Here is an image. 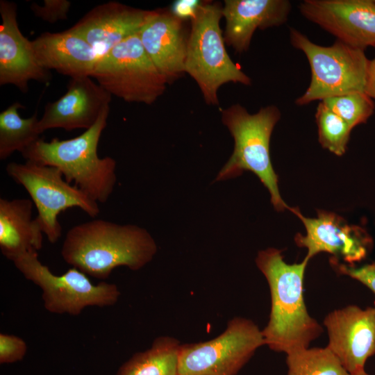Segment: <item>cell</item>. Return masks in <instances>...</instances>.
<instances>
[{
    "mask_svg": "<svg viewBox=\"0 0 375 375\" xmlns=\"http://www.w3.org/2000/svg\"><path fill=\"white\" fill-rule=\"evenodd\" d=\"M374 2H375V0H374Z\"/></svg>",
    "mask_w": 375,
    "mask_h": 375,
    "instance_id": "1f68e13d",
    "label": "cell"
},
{
    "mask_svg": "<svg viewBox=\"0 0 375 375\" xmlns=\"http://www.w3.org/2000/svg\"><path fill=\"white\" fill-rule=\"evenodd\" d=\"M182 19L156 9L139 31L141 43L168 84L185 73L187 41Z\"/></svg>",
    "mask_w": 375,
    "mask_h": 375,
    "instance_id": "2e32d148",
    "label": "cell"
},
{
    "mask_svg": "<svg viewBox=\"0 0 375 375\" xmlns=\"http://www.w3.org/2000/svg\"><path fill=\"white\" fill-rule=\"evenodd\" d=\"M301 14L354 48L375 47L374 0H304Z\"/></svg>",
    "mask_w": 375,
    "mask_h": 375,
    "instance_id": "7c38bea8",
    "label": "cell"
},
{
    "mask_svg": "<svg viewBox=\"0 0 375 375\" xmlns=\"http://www.w3.org/2000/svg\"><path fill=\"white\" fill-rule=\"evenodd\" d=\"M110 106L96 123L82 134L69 140L40 138L24 150L26 160L58 168L69 183L98 203H104L112 194L116 182V161L98 156V144L107 125Z\"/></svg>",
    "mask_w": 375,
    "mask_h": 375,
    "instance_id": "3957f363",
    "label": "cell"
},
{
    "mask_svg": "<svg viewBox=\"0 0 375 375\" xmlns=\"http://www.w3.org/2000/svg\"><path fill=\"white\" fill-rule=\"evenodd\" d=\"M290 43L306 56L311 72L310 84L295 103L305 106L315 101L355 92H365L369 60L365 50L336 40L321 46L294 28L290 29Z\"/></svg>",
    "mask_w": 375,
    "mask_h": 375,
    "instance_id": "8992f818",
    "label": "cell"
},
{
    "mask_svg": "<svg viewBox=\"0 0 375 375\" xmlns=\"http://www.w3.org/2000/svg\"><path fill=\"white\" fill-rule=\"evenodd\" d=\"M151 12V10L108 1L92 8L70 28L81 35L102 56L139 32Z\"/></svg>",
    "mask_w": 375,
    "mask_h": 375,
    "instance_id": "e0dca14e",
    "label": "cell"
},
{
    "mask_svg": "<svg viewBox=\"0 0 375 375\" xmlns=\"http://www.w3.org/2000/svg\"><path fill=\"white\" fill-rule=\"evenodd\" d=\"M356 375H369V374H368L366 372H364L362 373H360V374H356Z\"/></svg>",
    "mask_w": 375,
    "mask_h": 375,
    "instance_id": "4dcf8cb0",
    "label": "cell"
},
{
    "mask_svg": "<svg viewBox=\"0 0 375 375\" xmlns=\"http://www.w3.org/2000/svg\"><path fill=\"white\" fill-rule=\"evenodd\" d=\"M24 106L15 102L0 113V159L6 160L14 152L21 153L38 140L40 133L37 130L39 119L37 112L22 118L19 109Z\"/></svg>",
    "mask_w": 375,
    "mask_h": 375,
    "instance_id": "7402d4cb",
    "label": "cell"
},
{
    "mask_svg": "<svg viewBox=\"0 0 375 375\" xmlns=\"http://www.w3.org/2000/svg\"><path fill=\"white\" fill-rule=\"evenodd\" d=\"M199 4L197 1H177L173 4L171 11L182 19H191Z\"/></svg>",
    "mask_w": 375,
    "mask_h": 375,
    "instance_id": "f1b7e54d",
    "label": "cell"
},
{
    "mask_svg": "<svg viewBox=\"0 0 375 375\" xmlns=\"http://www.w3.org/2000/svg\"><path fill=\"white\" fill-rule=\"evenodd\" d=\"M321 101L352 128L366 123L375 108L374 101L365 92L342 94Z\"/></svg>",
    "mask_w": 375,
    "mask_h": 375,
    "instance_id": "d4e9b609",
    "label": "cell"
},
{
    "mask_svg": "<svg viewBox=\"0 0 375 375\" xmlns=\"http://www.w3.org/2000/svg\"><path fill=\"white\" fill-rule=\"evenodd\" d=\"M70 7L71 2L67 0H44L43 6L33 3L31 10L36 17L42 20L55 23L67 19Z\"/></svg>",
    "mask_w": 375,
    "mask_h": 375,
    "instance_id": "484cf974",
    "label": "cell"
},
{
    "mask_svg": "<svg viewBox=\"0 0 375 375\" xmlns=\"http://www.w3.org/2000/svg\"><path fill=\"white\" fill-rule=\"evenodd\" d=\"M222 7L199 3L188 36L185 73L198 85L205 102L217 106V91L227 83L250 85L251 80L229 57L220 28Z\"/></svg>",
    "mask_w": 375,
    "mask_h": 375,
    "instance_id": "5b68a950",
    "label": "cell"
},
{
    "mask_svg": "<svg viewBox=\"0 0 375 375\" xmlns=\"http://www.w3.org/2000/svg\"><path fill=\"white\" fill-rule=\"evenodd\" d=\"M38 63L72 78L92 76L100 56L71 28L59 33L45 32L31 41Z\"/></svg>",
    "mask_w": 375,
    "mask_h": 375,
    "instance_id": "d6986e66",
    "label": "cell"
},
{
    "mask_svg": "<svg viewBox=\"0 0 375 375\" xmlns=\"http://www.w3.org/2000/svg\"><path fill=\"white\" fill-rule=\"evenodd\" d=\"M291 10L288 0H226L222 15L226 21L224 39L235 52L247 51L253 33L285 24Z\"/></svg>",
    "mask_w": 375,
    "mask_h": 375,
    "instance_id": "ac0fdd59",
    "label": "cell"
},
{
    "mask_svg": "<svg viewBox=\"0 0 375 375\" xmlns=\"http://www.w3.org/2000/svg\"><path fill=\"white\" fill-rule=\"evenodd\" d=\"M157 249L155 240L144 228L95 219L67 231L61 256L73 267L103 280L117 267L140 269L152 260Z\"/></svg>",
    "mask_w": 375,
    "mask_h": 375,
    "instance_id": "7a4b0ae2",
    "label": "cell"
},
{
    "mask_svg": "<svg viewBox=\"0 0 375 375\" xmlns=\"http://www.w3.org/2000/svg\"><path fill=\"white\" fill-rule=\"evenodd\" d=\"M221 112L222 122L234 139V149L215 181L235 178L244 171L252 172L268 190L275 210H290L280 194L278 175L269 152L272 133L281 115L279 109L270 105L251 114L235 103Z\"/></svg>",
    "mask_w": 375,
    "mask_h": 375,
    "instance_id": "277c9868",
    "label": "cell"
},
{
    "mask_svg": "<svg viewBox=\"0 0 375 375\" xmlns=\"http://www.w3.org/2000/svg\"><path fill=\"white\" fill-rule=\"evenodd\" d=\"M281 253L275 248L260 251L256 263L267 281L271 295L269 319L262 330L265 343L287 355L308 348L323 329L308 314L303 295L310 260L306 257L299 263L288 264Z\"/></svg>",
    "mask_w": 375,
    "mask_h": 375,
    "instance_id": "6da1fadb",
    "label": "cell"
},
{
    "mask_svg": "<svg viewBox=\"0 0 375 375\" xmlns=\"http://www.w3.org/2000/svg\"><path fill=\"white\" fill-rule=\"evenodd\" d=\"M326 347L350 375L365 372L367 359L375 354V307L356 305L329 312L324 320Z\"/></svg>",
    "mask_w": 375,
    "mask_h": 375,
    "instance_id": "8fae6325",
    "label": "cell"
},
{
    "mask_svg": "<svg viewBox=\"0 0 375 375\" xmlns=\"http://www.w3.org/2000/svg\"><path fill=\"white\" fill-rule=\"evenodd\" d=\"M287 375H350L327 348H307L287 354Z\"/></svg>",
    "mask_w": 375,
    "mask_h": 375,
    "instance_id": "603a6c76",
    "label": "cell"
},
{
    "mask_svg": "<svg viewBox=\"0 0 375 375\" xmlns=\"http://www.w3.org/2000/svg\"><path fill=\"white\" fill-rule=\"evenodd\" d=\"M303 222L305 235L298 233L294 238L297 246L307 249L306 258L310 260L321 252L333 255V259L342 258L353 265L367 253L369 238L361 228L350 226L339 215L319 210L317 217L308 218L297 208L290 210Z\"/></svg>",
    "mask_w": 375,
    "mask_h": 375,
    "instance_id": "4fadbf2b",
    "label": "cell"
},
{
    "mask_svg": "<svg viewBox=\"0 0 375 375\" xmlns=\"http://www.w3.org/2000/svg\"><path fill=\"white\" fill-rule=\"evenodd\" d=\"M365 93L375 101V57L369 60Z\"/></svg>",
    "mask_w": 375,
    "mask_h": 375,
    "instance_id": "f546056e",
    "label": "cell"
},
{
    "mask_svg": "<svg viewBox=\"0 0 375 375\" xmlns=\"http://www.w3.org/2000/svg\"><path fill=\"white\" fill-rule=\"evenodd\" d=\"M33 204L31 199H0V249L11 261L42 247L44 233L36 218H33Z\"/></svg>",
    "mask_w": 375,
    "mask_h": 375,
    "instance_id": "ffe728a7",
    "label": "cell"
},
{
    "mask_svg": "<svg viewBox=\"0 0 375 375\" xmlns=\"http://www.w3.org/2000/svg\"><path fill=\"white\" fill-rule=\"evenodd\" d=\"M12 262L25 278L40 287L44 307L51 313L76 316L88 306H113L121 294L115 283L93 284L87 274L73 267L62 275L53 274L40 261L35 250L24 253Z\"/></svg>",
    "mask_w": 375,
    "mask_h": 375,
    "instance_id": "ba28073f",
    "label": "cell"
},
{
    "mask_svg": "<svg viewBox=\"0 0 375 375\" xmlns=\"http://www.w3.org/2000/svg\"><path fill=\"white\" fill-rule=\"evenodd\" d=\"M331 263L335 266L340 274L349 276L358 281L372 290L375 295V262L359 267L345 264H338V261L333 259L331 260Z\"/></svg>",
    "mask_w": 375,
    "mask_h": 375,
    "instance_id": "83f0119b",
    "label": "cell"
},
{
    "mask_svg": "<svg viewBox=\"0 0 375 375\" xmlns=\"http://www.w3.org/2000/svg\"><path fill=\"white\" fill-rule=\"evenodd\" d=\"M265 344L262 331L252 320L235 317L217 337L181 344L178 375H236Z\"/></svg>",
    "mask_w": 375,
    "mask_h": 375,
    "instance_id": "30bf717a",
    "label": "cell"
},
{
    "mask_svg": "<svg viewBox=\"0 0 375 375\" xmlns=\"http://www.w3.org/2000/svg\"><path fill=\"white\" fill-rule=\"evenodd\" d=\"M6 172L30 195L38 210L35 218L51 244L56 243L62 235L58 220L62 212L79 208L92 218L100 212L99 203L67 182L56 167L26 160L24 163L9 162Z\"/></svg>",
    "mask_w": 375,
    "mask_h": 375,
    "instance_id": "52a82bcc",
    "label": "cell"
},
{
    "mask_svg": "<svg viewBox=\"0 0 375 375\" xmlns=\"http://www.w3.org/2000/svg\"><path fill=\"white\" fill-rule=\"evenodd\" d=\"M112 95L90 76L72 78L67 91L57 101L48 103L39 119L37 130L42 134L51 128L89 129L101 113L110 106Z\"/></svg>",
    "mask_w": 375,
    "mask_h": 375,
    "instance_id": "5bb4252c",
    "label": "cell"
},
{
    "mask_svg": "<svg viewBox=\"0 0 375 375\" xmlns=\"http://www.w3.org/2000/svg\"><path fill=\"white\" fill-rule=\"evenodd\" d=\"M180 342L175 338H156L151 347L135 353L117 375H178Z\"/></svg>",
    "mask_w": 375,
    "mask_h": 375,
    "instance_id": "44dd1931",
    "label": "cell"
},
{
    "mask_svg": "<svg viewBox=\"0 0 375 375\" xmlns=\"http://www.w3.org/2000/svg\"><path fill=\"white\" fill-rule=\"evenodd\" d=\"M315 122L321 146L337 156L343 155L353 128L322 101L317 105Z\"/></svg>",
    "mask_w": 375,
    "mask_h": 375,
    "instance_id": "cb8c5ba5",
    "label": "cell"
},
{
    "mask_svg": "<svg viewBox=\"0 0 375 375\" xmlns=\"http://www.w3.org/2000/svg\"><path fill=\"white\" fill-rule=\"evenodd\" d=\"M91 77L111 95L147 105L153 103L168 84L145 51L139 32L101 56Z\"/></svg>",
    "mask_w": 375,
    "mask_h": 375,
    "instance_id": "9c48e42d",
    "label": "cell"
},
{
    "mask_svg": "<svg viewBox=\"0 0 375 375\" xmlns=\"http://www.w3.org/2000/svg\"><path fill=\"white\" fill-rule=\"evenodd\" d=\"M27 345L21 338L6 333H0V363H12L20 361L26 353Z\"/></svg>",
    "mask_w": 375,
    "mask_h": 375,
    "instance_id": "4316f807",
    "label": "cell"
},
{
    "mask_svg": "<svg viewBox=\"0 0 375 375\" xmlns=\"http://www.w3.org/2000/svg\"><path fill=\"white\" fill-rule=\"evenodd\" d=\"M0 14V85L11 84L26 92L31 80L47 83L51 74L38 63L31 41L19 30L17 5L1 0Z\"/></svg>",
    "mask_w": 375,
    "mask_h": 375,
    "instance_id": "9a60e30c",
    "label": "cell"
}]
</instances>
